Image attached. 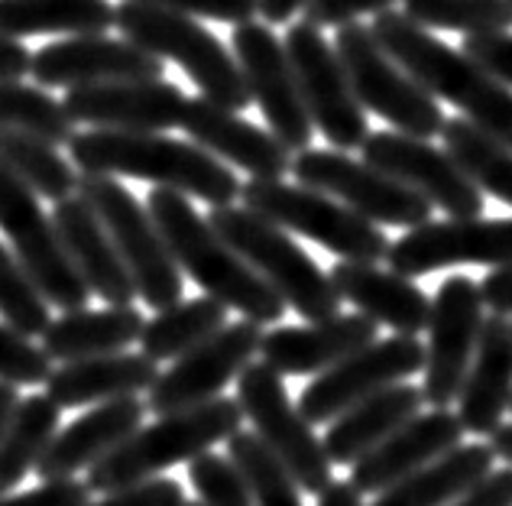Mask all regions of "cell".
<instances>
[{
  "instance_id": "836d02e7",
  "label": "cell",
  "mask_w": 512,
  "mask_h": 506,
  "mask_svg": "<svg viewBox=\"0 0 512 506\" xmlns=\"http://www.w3.org/2000/svg\"><path fill=\"white\" fill-rule=\"evenodd\" d=\"M59 416L62 409L46 393H33L17 403L13 416L0 429V497L36 471V461L59 432Z\"/></svg>"
},
{
  "instance_id": "11a10c76",
  "label": "cell",
  "mask_w": 512,
  "mask_h": 506,
  "mask_svg": "<svg viewBox=\"0 0 512 506\" xmlns=\"http://www.w3.org/2000/svg\"><path fill=\"white\" fill-rule=\"evenodd\" d=\"M490 448H493V455L496 458H503L506 464H512V422L500 425L493 435H490Z\"/></svg>"
},
{
  "instance_id": "8992f818",
  "label": "cell",
  "mask_w": 512,
  "mask_h": 506,
  "mask_svg": "<svg viewBox=\"0 0 512 506\" xmlns=\"http://www.w3.org/2000/svg\"><path fill=\"white\" fill-rule=\"evenodd\" d=\"M208 224L244 257L289 309L305 322H321L341 312V296L331 276L292 241L289 231L253 215L244 205H221L208 211Z\"/></svg>"
},
{
  "instance_id": "f546056e",
  "label": "cell",
  "mask_w": 512,
  "mask_h": 506,
  "mask_svg": "<svg viewBox=\"0 0 512 506\" xmlns=\"http://www.w3.org/2000/svg\"><path fill=\"white\" fill-rule=\"evenodd\" d=\"M422 406H425L422 386H415L409 380L367 396L363 403L350 406L328 425L325 438H321L328 461L331 464L360 461L367 451L380 445L383 438L393 435L399 425H406L412 416H419Z\"/></svg>"
},
{
  "instance_id": "d590c367",
  "label": "cell",
  "mask_w": 512,
  "mask_h": 506,
  "mask_svg": "<svg viewBox=\"0 0 512 506\" xmlns=\"http://www.w3.org/2000/svg\"><path fill=\"white\" fill-rule=\"evenodd\" d=\"M0 163L26 189L49 198V202H62V198L75 195L78 189V172L72 159H65L56 143L36 137V133L0 127Z\"/></svg>"
},
{
  "instance_id": "6da1fadb",
  "label": "cell",
  "mask_w": 512,
  "mask_h": 506,
  "mask_svg": "<svg viewBox=\"0 0 512 506\" xmlns=\"http://www.w3.org/2000/svg\"><path fill=\"white\" fill-rule=\"evenodd\" d=\"M72 166L91 176H127L153 182V189H172L201 198L211 208L234 205L240 179L218 156L195 143L172 140L153 130H78L69 140Z\"/></svg>"
},
{
  "instance_id": "ba28073f",
  "label": "cell",
  "mask_w": 512,
  "mask_h": 506,
  "mask_svg": "<svg viewBox=\"0 0 512 506\" xmlns=\"http://www.w3.org/2000/svg\"><path fill=\"white\" fill-rule=\"evenodd\" d=\"M75 195L101 218L104 231L111 234L137 296L156 312L179 302L185 289L182 270L175 266L163 234L140 198L114 176H91V172H78Z\"/></svg>"
},
{
  "instance_id": "d6a6232c",
  "label": "cell",
  "mask_w": 512,
  "mask_h": 506,
  "mask_svg": "<svg viewBox=\"0 0 512 506\" xmlns=\"http://www.w3.org/2000/svg\"><path fill=\"white\" fill-rule=\"evenodd\" d=\"M114 26L111 0H0V36H94Z\"/></svg>"
},
{
  "instance_id": "9c48e42d",
  "label": "cell",
  "mask_w": 512,
  "mask_h": 506,
  "mask_svg": "<svg viewBox=\"0 0 512 506\" xmlns=\"http://www.w3.org/2000/svg\"><path fill=\"white\" fill-rule=\"evenodd\" d=\"M334 52L347 72V82L354 88L363 111L383 117L389 127L406 137L431 140L444 130V111L415 78L393 62L376 43L370 26L347 23L338 26Z\"/></svg>"
},
{
  "instance_id": "52a82bcc",
  "label": "cell",
  "mask_w": 512,
  "mask_h": 506,
  "mask_svg": "<svg viewBox=\"0 0 512 506\" xmlns=\"http://www.w3.org/2000/svg\"><path fill=\"white\" fill-rule=\"evenodd\" d=\"M240 202L253 215L273 221L289 234L308 237L347 263H380L389 253V237L380 231V224L360 218L338 198L305 189L299 182L250 179L240 185Z\"/></svg>"
},
{
  "instance_id": "74e56055",
  "label": "cell",
  "mask_w": 512,
  "mask_h": 506,
  "mask_svg": "<svg viewBox=\"0 0 512 506\" xmlns=\"http://www.w3.org/2000/svg\"><path fill=\"white\" fill-rule=\"evenodd\" d=\"M402 13L425 30L464 36L512 30V0H402Z\"/></svg>"
},
{
  "instance_id": "8fae6325",
  "label": "cell",
  "mask_w": 512,
  "mask_h": 506,
  "mask_svg": "<svg viewBox=\"0 0 512 506\" xmlns=\"http://www.w3.org/2000/svg\"><path fill=\"white\" fill-rule=\"evenodd\" d=\"M289 172L305 189L338 198L350 211H357L360 218L373 224L412 231L431 221V211H435V205L409 185L341 150H312L308 146V150L292 156Z\"/></svg>"
},
{
  "instance_id": "4dcf8cb0",
  "label": "cell",
  "mask_w": 512,
  "mask_h": 506,
  "mask_svg": "<svg viewBox=\"0 0 512 506\" xmlns=\"http://www.w3.org/2000/svg\"><path fill=\"white\" fill-rule=\"evenodd\" d=\"M146 318L133 305H107V309H75L62 312L43 331V348L52 361L69 364L82 357H101L127 351L140 341Z\"/></svg>"
},
{
  "instance_id": "d4e9b609",
  "label": "cell",
  "mask_w": 512,
  "mask_h": 506,
  "mask_svg": "<svg viewBox=\"0 0 512 506\" xmlns=\"http://www.w3.org/2000/svg\"><path fill=\"white\" fill-rule=\"evenodd\" d=\"M146 403L137 396L111 399V403L91 406L85 416H78L65 429L52 435L43 458L36 461L39 481H69L78 477V471H88L91 464H98L104 455L130 438L143 425Z\"/></svg>"
},
{
  "instance_id": "3957f363",
  "label": "cell",
  "mask_w": 512,
  "mask_h": 506,
  "mask_svg": "<svg viewBox=\"0 0 512 506\" xmlns=\"http://www.w3.org/2000/svg\"><path fill=\"white\" fill-rule=\"evenodd\" d=\"M370 33L393 62H399L431 98L454 104L470 124L490 133L512 150V88L500 85L464 49H454L431 30L412 23L402 10H383Z\"/></svg>"
},
{
  "instance_id": "7dc6e473",
  "label": "cell",
  "mask_w": 512,
  "mask_h": 506,
  "mask_svg": "<svg viewBox=\"0 0 512 506\" xmlns=\"http://www.w3.org/2000/svg\"><path fill=\"white\" fill-rule=\"evenodd\" d=\"M143 4L166 7L185 17H201V20H218V23H250L256 17V0H143Z\"/></svg>"
},
{
  "instance_id": "7bdbcfd3",
  "label": "cell",
  "mask_w": 512,
  "mask_h": 506,
  "mask_svg": "<svg viewBox=\"0 0 512 506\" xmlns=\"http://www.w3.org/2000/svg\"><path fill=\"white\" fill-rule=\"evenodd\" d=\"M52 374V357L36 348L33 338L0 322V383L10 386H39Z\"/></svg>"
},
{
  "instance_id": "5b68a950",
  "label": "cell",
  "mask_w": 512,
  "mask_h": 506,
  "mask_svg": "<svg viewBox=\"0 0 512 506\" xmlns=\"http://www.w3.org/2000/svg\"><path fill=\"white\" fill-rule=\"evenodd\" d=\"M114 26L140 49L182 65L185 75L198 85L201 98L237 114L253 104L234 52L195 17L143 4V0H120L114 7Z\"/></svg>"
},
{
  "instance_id": "5bb4252c",
  "label": "cell",
  "mask_w": 512,
  "mask_h": 506,
  "mask_svg": "<svg viewBox=\"0 0 512 506\" xmlns=\"http://www.w3.org/2000/svg\"><path fill=\"white\" fill-rule=\"evenodd\" d=\"M231 52L244 72L250 101L263 111L269 133L289 153H302L312 146L315 127L305 111L299 78L289 62V52L269 23H240L234 26Z\"/></svg>"
},
{
  "instance_id": "ffe728a7",
  "label": "cell",
  "mask_w": 512,
  "mask_h": 506,
  "mask_svg": "<svg viewBox=\"0 0 512 506\" xmlns=\"http://www.w3.org/2000/svg\"><path fill=\"white\" fill-rule=\"evenodd\" d=\"M30 75L39 88H85L107 82H150L166 75V65L130 39L94 33L39 46L30 59Z\"/></svg>"
},
{
  "instance_id": "484cf974",
  "label": "cell",
  "mask_w": 512,
  "mask_h": 506,
  "mask_svg": "<svg viewBox=\"0 0 512 506\" xmlns=\"http://www.w3.org/2000/svg\"><path fill=\"white\" fill-rule=\"evenodd\" d=\"M512 406V322L503 315L483 318L477 351L457 393V419L464 432L493 435Z\"/></svg>"
},
{
  "instance_id": "2e32d148",
  "label": "cell",
  "mask_w": 512,
  "mask_h": 506,
  "mask_svg": "<svg viewBox=\"0 0 512 506\" xmlns=\"http://www.w3.org/2000/svg\"><path fill=\"white\" fill-rule=\"evenodd\" d=\"M422 367L425 344L419 335L376 338L308 383L299 396V412L312 425H331L341 412L363 403L367 396L422 374Z\"/></svg>"
},
{
  "instance_id": "816d5d0a",
  "label": "cell",
  "mask_w": 512,
  "mask_h": 506,
  "mask_svg": "<svg viewBox=\"0 0 512 506\" xmlns=\"http://www.w3.org/2000/svg\"><path fill=\"white\" fill-rule=\"evenodd\" d=\"M30 59L33 52L20 39L0 36V82H20L23 75H30Z\"/></svg>"
},
{
  "instance_id": "7c38bea8",
  "label": "cell",
  "mask_w": 512,
  "mask_h": 506,
  "mask_svg": "<svg viewBox=\"0 0 512 506\" xmlns=\"http://www.w3.org/2000/svg\"><path fill=\"white\" fill-rule=\"evenodd\" d=\"M0 231L7 234L10 250L36 279L52 309H88L91 289L72 266L56 224L39 205V195L26 189L4 163H0Z\"/></svg>"
},
{
  "instance_id": "7a4b0ae2",
  "label": "cell",
  "mask_w": 512,
  "mask_h": 506,
  "mask_svg": "<svg viewBox=\"0 0 512 506\" xmlns=\"http://www.w3.org/2000/svg\"><path fill=\"white\" fill-rule=\"evenodd\" d=\"M146 211L156 221L159 234L172 253L175 266L205 289V296L218 299L224 309H234L256 325H279L289 305L279 299V292L240 257L201 218L188 195L172 189H153L146 198Z\"/></svg>"
},
{
  "instance_id": "4316f807",
  "label": "cell",
  "mask_w": 512,
  "mask_h": 506,
  "mask_svg": "<svg viewBox=\"0 0 512 506\" xmlns=\"http://www.w3.org/2000/svg\"><path fill=\"white\" fill-rule=\"evenodd\" d=\"M52 224H56L59 241L65 253H69L78 276L91 289V296L104 299L107 305H133L137 289H133L127 266L120 260L111 234L104 231L101 218L94 215L82 198L69 195L52 205Z\"/></svg>"
},
{
  "instance_id": "4fadbf2b",
  "label": "cell",
  "mask_w": 512,
  "mask_h": 506,
  "mask_svg": "<svg viewBox=\"0 0 512 506\" xmlns=\"http://www.w3.org/2000/svg\"><path fill=\"white\" fill-rule=\"evenodd\" d=\"M282 46H286L295 78H299V91L305 111L312 117V127L334 150H360L363 140L370 137L367 111L360 108L354 88L347 82L334 43H328L325 33L302 20L289 26Z\"/></svg>"
},
{
  "instance_id": "7402d4cb",
  "label": "cell",
  "mask_w": 512,
  "mask_h": 506,
  "mask_svg": "<svg viewBox=\"0 0 512 506\" xmlns=\"http://www.w3.org/2000/svg\"><path fill=\"white\" fill-rule=\"evenodd\" d=\"M376 331L380 325L360 312H338L308 325H276L263 331L260 357L279 377H318L373 344Z\"/></svg>"
},
{
  "instance_id": "db71d44e",
  "label": "cell",
  "mask_w": 512,
  "mask_h": 506,
  "mask_svg": "<svg viewBox=\"0 0 512 506\" xmlns=\"http://www.w3.org/2000/svg\"><path fill=\"white\" fill-rule=\"evenodd\" d=\"M318 506H363V494L350 481H334L318 494Z\"/></svg>"
},
{
  "instance_id": "e0dca14e",
  "label": "cell",
  "mask_w": 512,
  "mask_h": 506,
  "mask_svg": "<svg viewBox=\"0 0 512 506\" xmlns=\"http://www.w3.org/2000/svg\"><path fill=\"white\" fill-rule=\"evenodd\" d=\"M260 341L263 325L250 318L224 325L205 344L175 357L166 374L156 377V383L146 390V409H153L156 416H169V412L192 409L221 396L224 386L234 383L244 374V367L253 364V357L260 354Z\"/></svg>"
},
{
  "instance_id": "8d00e7d4",
  "label": "cell",
  "mask_w": 512,
  "mask_h": 506,
  "mask_svg": "<svg viewBox=\"0 0 512 506\" xmlns=\"http://www.w3.org/2000/svg\"><path fill=\"white\" fill-rule=\"evenodd\" d=\"M444 150L454 156V163L467 172V179L477 185L483 195L500 198L512 208V150L490 133H483L467 117L444 121Z\"/></svg>"
},
{
  "instance_id": "d6986e66",
  "label": "cell",
  "mask_w": 512,
  "mask_h": 506,
  "mask_svg": "<svg viewBox=\"0 0 512 506\" xmlns=\"http://www.w3.org/2000/svg\"><path fill=\"white\" fill-rule=\"evenodd\" d=\"M389 270L399 276H425L448 266H509L512 263V218H448L425 221L389 244Z\"/></svg>"
},
{
  "instance_id": "e575fe53",
  "label": "cell",
  "mask_w": 512,
  "mask_h": 506,
  "mask_svg": "<svg viewBox=\"0 0 512 506\" xmlns=\"http://www.w3.org/2000/svg\"><path fill=\"white\" fill-rule=\"evenodd\" d=\"M227 325V309L211 296L201 299H179L159 309L140 331V351L150 361L163 364L188 354L198 344H205L211 335Z\"/></svg>"
},
{
  "instance_id": "277c9868",
  "label": "cell",
  "mask_w": 512,
  "mask_h": 506,
  "mask_svg": "<svg viewBox=\"0 0 512 506\" xmlns=\"http://www.w3.org/2000/svg\"><path fill=\"white\" fill-rule=\"evenodd\" d=\"M244 425L237 399L214 396L208 403L156 416L153 425H140L130 438H124L111 455L91 464L85 484L91 494H111V490L150 481L172 464L192 461L205 455L218 442H227Z\"/></svg>"
},
{
  "instance_id": "1f68e13d",
  "label": "cell",
  "mask_w": 512,
  "mask_h": 506,
  "mask_svg": "<svg viewBox=\"0 0 512 506\" xmlns=\"http://www.w3.org/2000/svg\"><path fill=\"white\" fill-rule=\"evenodd\" d=\"M493 448L490 442L457 445L444 451L415 474L402 477L399 484L376 494L370 506H448L454 497H461L467 487H474L493 471Z\"/></svg>"
},
{
  "instance_id": "f5cc1de1",
  "label": "cell",
  "mask_w": 512,
  "mask_h": 506,
  "mask_svg": "<svg viewBox=\"0 0 512 506\" xmlns=\"http://www.w3.org/2000/svg\"><path fill=\"white\" fill-rule=\"evenodd\" d=\"M308 0H256V13L263 17V23L276 26V23H289L295 13L305 10Z\"/></svg>"
},
{
  "instance_id": "ab89813d",
  "label": "cell",
  "mask_w": 512,
  "mask_h": 506,
  "mask_svg": "<svg viewBox=\"0 0 512 506\" xmlns=\"http://www.w3.org/2000/svg\"><path fill=\"white\" fill-rule=\"evenodd\" d=\"M0 127L36 133L49 143H69L75 124L46 88L20 82H0Z\"/></svg>"
},
{
  "instance_id": "b9f144b4",
  "label": "cell",
  "mask_w": 512,
  "mask_h": 506,
  "mask_svg": "<svg viewBox=\"0 0 512 506\" xmlns=\"http://www.w3.org/2000/svg\"><path fill=\"white\" fill-rule=\"evenodd\" d=\"M188 481H192L201 506H253V494L237 464L227 455H198L188 461Z\"/></svg>"
},
{
  "instance_id": "83f0119b",
  "label": "cell",
  "mask_w": 512,
  "mask_h": 506,
  "mask_svg": "<svg viewBox=\"0 0 512 506\" xmlns=\"http://www.w3.org/2000/svg\"><path fill=\"white\" fill-rule=\"evenodd\" d=\"M331 283L341 302H350L360 315L373 318L376 325L393 328L396 335H419L428 328L431 299L409 276L383 270L380 263H347L331 266Z\"/></svg>"
},
{
  "instance_id": "f6af8a7d",
  "label": "cell",
  "mask_w": 512,
  "mask_h": 506,
  "mask_svg": "<svg viewBox=\"0 0 512 506\" xmlns=\"http://www.w3.org/2000/svg\"><path fill=\"white\" fill-rule=\"evenodd\" d=\"M461 49L496 82L512 88V30L509 33H477L464 36Z\"/></svg>"
},
{
  "instance_id": "cb8c5ba5",
  "label": "cell",
  "mask_w": 512,
  "mask_h": 506,
  "mask_svg": "<svg viewBox=\"0 0 512 506\" xmlns=\"http://www.w3.org/2000/svg\"><path fill=\"white\" fill-rule=\"evenodd\" d=\"M464 425L451 409H428L412 416L406 425L383 438L373 451L350 464V484L360 494H383L386 487L399 484L402 477L415 474L425 464L441 458L444 451L461 445Z\"/></svg>"
},
{
  "instance_id": "603a6c76",
  "label": "cell",
  "mask_w": 512,
  "mask_h": 506,
  "mask_svg": "<svg viewBox=\"0 0 512 506\" xmlns=\"http://www.w3.org/2000/svg\"><path fill=\"white\" fill-rule=\"evenodd\" d=\"M179 127L195 146L218 156L221 163L244 169L250 179H282L292 169V153L266 127H256L237 111L201 95L185 101Z\"/></svg>"
},
{
  "instance_id": "681fc988",
  "label": "cell",
  "mask_w": 512,
  "mask_h": 506,
  "mask_svg": "<svg viewBox=\"0 0 512 506\" xmlns=\"http://www.w3.org/2000/svg\"><path fill=\"white\" fill-rule=\"evenodd\" d=\"M448 506H512V464H506L503 471H490Z\"/></svg>"
},
{
  "instance_id": "9f6ffc18",
  "label": "cell",
  "mask_w": 512,
  "mask_h": 506,
  "mask_svg": "<svg viewBox=\"0 0 512 506\" xmlns=\"http://www.w3.org/2000/svg\"><path fill=\"white\" fill-rule=\"evenodd\" d=\"M20 403V393H17V386H10V383H0V429L7 425V419L13 416V409H17Z\"/></svg>"
},
{
  "instance_id": "680465c9",
  "label": "cell",
  "mask_w": 512,
  "mask_h": 506,
  "mask_svg": "<svg viewBox=\"0 0 512 506\" xmlns=\"http://www.w3.org/2000/svg\"><path fill=\"white\" fill-rule=\"evenodd\" d=\"M509 412H512V406H509Z\"/></svg>"
},
{
  "instance_id": "6f0895ef",
  "label": "cell",
  "mask_w": 512,
  "mask_h": 506,
  "mask_svg": "<svg viewBox=\"0 0 512 506\" xmlns=\"http://www.w3.org/2000/svg\"><path fill=\"white\" fill-rule=\"evenodd\" d=\"M182 506H201V503H192V500H185Z\"/></svg>"
},
{
  "instance_id": "f35d334b",
  "label": "cell",
  "mask_w": 512,
  "mask_h": 506,
  "mask_svg": "<svg viewBox=\"0 0 512 506\" xmlns=\"http://www.w3.org/2000/svg\"><path fill=\"white\" fill-rule=\"evenodd\" d=\"M227 458H231L253 494V506H305L302 490L292 481V474L273 458L260 438L240 429L227 438Z\"/></svg>"
},
{
  "instance_id": "ee69618b",
  "label": "cell",
  "mask_w": 512,
  "mask_h": 506,
  "mask_svg": "<svg viewBox=\"0 0 512 506\" xmlns=\"http://www.w3.org/2000/svg\"><path fill=\"white\" fill-rule=\"evenodd\" d=\"M393 4L399 0H308L305 10H302V20L312 23L315 30H328V26H347V23H357L363 13H383V10H393Z\"/></svg>"
},
{
  "instance_id": "ac0fdd59",
  "label": "cell",
  "mask_w": 512,
  "mask_h": 506,
  "mask_svg": "<svg viewBox=\"0 0 512 506\" xmlns=\"http://www.w3.org/2000/svg\"><path fill=\"white\" fill-rule=\"evenodd\" d=\"M363 163L409 185L431 205L448 211V218H480L483 192L467 179L448 150L431 146V140L406 137L396 130H376L360 146Z\"/></svg>"
},
{
  "instance_id": "30bf717a",
  "label": "cell",
  "mask_w": 512,
  "mask_h": 506,
  "mask_svg": "<svg viewBox=\"0 0 512 506\" xmlns=\"http://www.w3.org/2000/svg\"><path fill=\"white\" fill-rule=\"evenodd\" d=\"M237 403L244 419L253 425V435L273 451V458L292 474L305 494H321L334 484V464L325 455V445L315 435L299 406L289 399L286 380L269 364H247L237 377Z\"/></svg>"
},
{
  "instance_id": "f907efd6",
  "label": "cell",
  "mask_w": 512,
  "mask_h": 506,
  "mask_svg": "<svg viewBox=\"0 0 512 506\" xmlns=\"http://www.w3.org/2000/svg\"><path fill=\"white\" fill-rule=\"evenodd\" d=\"M480 296H483V309H490L493 315H512V263L509 266H496L487 276L480 279Z\"/></svg>"
},
{
  "instance_id": "bcb514c9",
  "label": "cell",
  "mask_w": 512,
  "mask_h": 506,
  "mask_svg": "<svg viewBox=\"0 0 512 506\" xmlns=\"http://www.w3.org/2000/svg\"><path fill=\"white\" fill-rule=\"evenodd\" d=\"M182 503L185 494L179 481H172V477H150V481L101 494V500H94L88 506H182Z\"/></svg>"
},
{
  "instance_id": "c3c4849f",
  "label": "cell",
  "mask_w": 512,
  "mask_h": 506,
  "mask_svg": "<svg viewBox=\"0 0 512 506\" xmlns=\"http://www.w3.org/2000/svg\"><path fill=\"white\" fill-rule=\"evenodd\" d=\"M91 487L85 481H43L26 494H4L0 506H88Z\"/></svg>"
},
{
  "instance_id": "60d3db41",
  "label": "cell",
  "mask_w": 512,
  "mask_h": 506,
  "mask_svg": "<svg viewBox=\"0 0 512 506\" xmlns=\"http://www.w3.org/2000/svg\"><path fill=\"white\" fill-rule=\"evenodd\" d=\"M0 322L17 328L26 338H43L52 325V305L36 286V279L26 273L17 253L0 244Z\"/></svg>"
},
{
  "instance_id": "9a60e30c",
  "label": "cell",
  "mask_w": 512,
  "mask_h": 506,
  "mask_svg": "<svg viewBox=\"0 0 512 506\" xmlns=\"http://www.w3.org/2000/svg\"><path fill=\"white\" fill-rule=\"evenodd\" d=\"M483 325V296L480 283L464 273L448 276L431 299L428 315V344L422 367V396L431 409H448L457 403L464 377L477 351Z\"/></svg>"
},
{
  "instance_id": "44dd1931",
  "label": "cell",
  "mask_w": 512,
  "mask_h": 506,
  "mask_svg": "<svg viewBox=\"0 0 512 506\" xmlns=\"http://www.w3.org/2000/svg\"><path fill=\"white\" fill-rule=\"evenodd\" d=\"M185 101L188 98L182 95L179 85L166 82V78H150V82H107L69 88V95L62 98V108L78 127L166 133L179 127Z\"/></svg>"
},
{
  "instance_id": "f1b7e54d",
  "label": "cell",
  "mask_w": 512,
  "mask_h": 506,
  "mask_svg": "<svg viewBox=\"0 0 512 506\" xmlns=\"http://www.w3.org/2000/svg\"><path fill=\"white\" fill-rule=\"evenodd\" d=\"M159 377V364L143 351H117L59 364L46 380V396L59 409L98 406L111 399L146 393Z\"/></svg>"
}]
</instances>
